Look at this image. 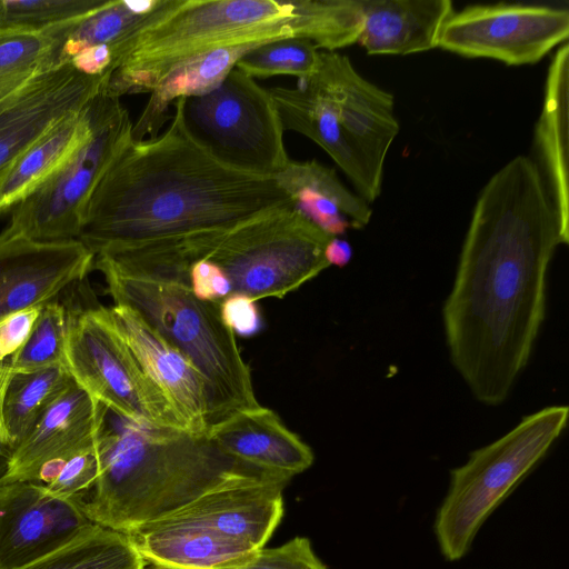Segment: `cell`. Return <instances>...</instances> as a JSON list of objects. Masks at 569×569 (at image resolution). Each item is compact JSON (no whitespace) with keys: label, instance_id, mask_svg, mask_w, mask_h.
Masks as SVG:
<instances>
[{"label":"cell","instance_id":"5b68a950","mask_svg":"<svg viewBox=\"0 0 569 569\" xmlns=\"http://www.w3.org/2000/svg\"><path fill=\"white\" fill-rule=\"evenodd\" d=\"M93 268L103 274L114 305L136 311L199 372L207 390L208 430L260 406L219 303L198 299L184 282L126 272L98 260Z\"/></svg>","mask_w":569,"mask_h":569},{"label":"cell","instance_id":"ba28073f","mask_svg":"<svg viewBox=\"0 0 569 569\" xmlns=\"http://www.w3.org/2000/svg\"><path fill=\"white\" fill-rule=\"evenodd\" d=\"M174 103L188 133L221 163L274 178L290 161L269 89L236 67L211 91Z\"/></svg>","mask_w":569,"mask_h":569},{"label":"cell","instance_id":"74e56055","mask_svg":"<svg viewBox=\"0 0 569 569\" xmlns=\"http://www.w3.org/2000/svg\"><path fill=\"white\" fill-rule=\"evenodd\" d=\"M352 250L350 244L337 237H332L326 248V258L329 264L342 267L347 264L351 258Z\"/></svg>","mask_w":569,"mask_h":569},{"label":"cell","instance_id":"ac0fdd59","mask_svg":"<svg viewBox=\"0 0 569 569\" xmlns=\"http://www.w3.org/2000/svg\"><path fill=\"white\" fill-rule=\"evenodd\" d=\"M127 536L147 565L166 569H222L259 550L180 512Z\"/></svg>","mask_w":569,"mask_h":569},{"label":"cell","instance_id":"4fadbf2b","mask_svg":"<svg viewBox=\"0 0 569 569\" xmlns=\"http://www.w3.org/2000/svg\"><path fill=\"white\" fill-rule=\"evenodd\" d=\"M300 81L329 102L348 139L383 173L400 129L393 96L365 79L348 57L336 51H321L316 73Z\"/></svg>","mask_w":569,"mask_h":569},{"label":"cell","instance_id":"5bb4252c","mask_svg":"<svg viewBox=\"0 0 569 569\" xmlns=\"http://www.w3.org/2000/svg\"><path fill=\"white\" fill-rule=\"evenodd\" d=\"M78 239L38 241L6 228L0 233V319L52 301L93 268Z\"/></svg>","mask_w":569,"mask_h":569},{"label":"cell","instance_id":"30bf717a","mask_svg":"<svg viewBox=\"0 0 569 569\" xmlns=\"http://www.w3.org/2000/svg\"><path fill=\"white\" fill-rule=\"evenodd\" d=\"M64 356L74 382L111 412L143 426L188 430L117 332L108 308L67 311Z\"/></svg>","mask_w":569,"mask_h":569},{"label":"cell","instance_id":"d590c367","mask_svg":"<svg viewBox=\"0 0 569 569\" xmlns=\"http://www.w3.org/2000/svg\"><path fill=\"white\" fill-rule=\"evenodd\" d=\"M41 308L29 307L0 319V363L8 361L24 345Z\"/></svg>","mask_w":569,"mask_h":569},{"label":"cell","instance_id":"7402d4cb","mask_svg":"<svg viewBox=\"0 0 569 569\" xmlns=\"http://www.w3.org/2000/svg\"><path fill=\"white\" fill-rule=\"evenodd\" d=\"M569 46L557 49L548 67L543 104L535 127L533 160L561 224L569 229L568 100Z\"/></svg>","mask_w":569,"mask_h":569},{"label":"cell","instance_id":"4dcf8cb0","mask_svg":"<svg viewBox=\"0 0 569 569\" xmlns=\"http://www.w3.org/2000/svg\"><path fill=\"white\" fill-rule=\"evenodd\" d=\"M108 0H0V28L39 31L77 19Z\"/></svg>","mask_w":569,"mask_h":569},{"label":"cell","instance_id":"e575fe53","mask_svg":"<svg viewBox=\"0 0 569 569\" xmlns=\"http://www.w3.org/2000/svg\"><path fill=\"white\" fill-rule=\"evenodd\" d=\"M219 309L222 321L234 336L251 337L262 328L256 301L244 295L231 293L220 303Z\"/></svg>","mask_w":569,"mask_h":569},{"label":"cell","instance_id":"d6986e66","mask_svg":"<svg viewBox=\"0 0 569 569\" xmlns=\"http://www.w3.org/2000/svg\"><path fill=\"white\" fill-rule=\"evenodd\" d=\"M269 92L283 131H296L320 146L347 176L358 196L368 203L376 201L383 173L378 172L348 139L329 102L303 83L295 89L274 87Z\"/></svg>","mask_w":569,"mask_h":569},{"label":"cell","instance_id":"836d02e7","mask_svg":"<svg viewBox=\"0 0 569 569\" xmlns=\"http://www.w3.org/2000/svg\"><path fill=\"white\" fill-rule=\"evenodd\" d=\"M189 284L192 293L202 301L220 305L232 293L226 273L208 259H199L190 266Z\"/></svg>","mask_w":569,"mask_h":569},{"label":"cell","instance_id":"d4e9b609","mask_svg":"<svg viewBox=\"0 0 569 569\" xmlns=\"http://www.w3.org/2000/svg\"><path fill=\"white\" fill-rule=\"evenodd\" d=\"M73 382L69 370L61 366L30 372L10 371L1 411L11 450Z\"/></svg>","mask_w":569,"mask_h":569},{"label":"cell","instance_id":"f546056e","mask_svg":"<svg viewBox=\"0 0 569 569\" xmlns=\"http://www.w3.org/2000/svg\"><path fill=\"white\" fill-rule=\"evenodd\" d=\"M274 179L287 192L295 188L311 189L333 201L353 228L365 227L372 216V210L358 194L348 190L338 179L336 171L316 160L292 161Z\"/></svg>","mask_w":569,"mask_h":569},{"label":"cell","instance_id":"52a82bcc","mask_svg":"<svg viewBox=\"0 0 569 569\" xmlns=\"http://www.w3.org/2000/svg\"><path fill=\"white\" fill-rule=\"evenodd\" d=\"M568 417L567 406L530 413L450 471L448 490L433 521L446 560L458 561L469 552L485 521L547 455Z\"/></svg>","mask_w":569,"mask_h":569},{"label":"cell","instance_id":"44dd1931","mask_svg":"<svg viewBox=\"0 0 569 569\" xmlns=\"http://www.w3.org/2000/svg\"><path fill=\"white\" fill-rule=\"evenodd\" d=\"M358 42L368 54L406 56L438 48L439 34L453 11L450 0H360Z\"/></svg>","mask_w":569,"mask_h":569},{"label":"cell","instance_id":"9a60e30c","mask_svg":"<svg viewBox=\"0 0 569 569\" xmlns=\"http://www.w3.org/2000/svg\"><path fill=\"white\" fill-rule=\"evenodd\" d=\"M110 76L66 64L42 72L0 101V172L67 116L81 111Z\"/></svg>","mask_w":569,"mask_h":569},{"label":"cell","instance_id":"8d00e7d4","mask_svg":"<svg viewBox=\"0 0 569 569\" xmlns=\"http://www.w3.org/2000/svg\"><path fill=\"white\" fill-rule=\"evenodd\" d=\"M10 370L6 362L0 363V461L6 465L7 458L11 451L9 438L2 419V397Z\"/></svg>","mask_w":569,"mask_h":569},{"label":"cell","instance_id":"277c9868","mask_svg":"<svg viewBox=\"0 0 569 569\" xmlns=\"http://www.w3.org/2000/svg\"><path fill=\"white\" fill-rule=\"evenodd\" d=\"M96 450L99 475L82 509L124 535L216 490L288 482L229 456L207 433L143 426L110 410Z\"/></svg>","mask_w":569,"mask_h":569},{"label":"cell","instance_id":"8fae6325","mask_svg":"<svg viewBox=\"0 0 569 569\" xmlns=\"http://www.w3.org/2000/svg\"><path fill=\"white\" fill-rule=\"evenodd\" d=\"M569 36L566 8L496 3L452 11L445 21L438 48L466 58H488L508 66L532 64Z\"/></svg>","mask_w":569,"mask_h":569},{"label":"cell","instance_id":"9c48e42d","mask_svg":"<svg viewBox=\"0 0 569 569\" xmlns=\"http://www.w3.org/2000/svg\"><path fill=\"white\" fill-rule=\"evenodd\" d=\"M88 108L89 137L52 176L10 208L11 230L38 241L78 239L88 202L132 139L133 126L119 98L100 92Z\"/></svg>","mask_w":569,"mask_h":569},{"label":"cell","instance_id":"d6a6232c","mask_svg":"<svg viewBox=\"0 0 569 569\" xmlns=\"http://www.w3.org/2000/svg\"><path fill=\"white\" fill-rule=\"evenodd\" d=\"M99 475L97 450L83 452L57 465L43 480L47 489L59 497L81 498L94 486Z\"/></svg>","mask_w":569,"mask_h":569},{"label":"cell","instance_id":"f1b7e54d","mask_svg":"<svg viewBox=\"0 0 569 569\" xmlns=\"http://www.w3.org/2000/svg\"><path fill=\"white\" fill-rule=\"evenodd\" d=\"M67 310L52 300L42 306L24 345L7 361L11 372H30L66 367Z\"/></svg>","mask_w":569,"mask_h":569},{"label":"cell","instance_id":"cb8c5ba5","mask_svg":"<svg viewBox=\"0 0 569 569\" xmlns=\"http://www.w3.org/2000/svg\"><path fill=\"white\" fill-rule=\"evenodd\" d=\"M257 46L217 49L173 68L150 92L149 101L132 126V139L144 140L158 136L168 119L171 103L214 89L236 67L238 60Z\"/></svg>","mask_w":569,"mask_h":569},{"label":"cell","instance_id":"603a6c76","mask_svg":"<svg viewBox=\"0 0 569 569\" xmlns=\"http://www.w3.org/2000/svg\"><path fill=\"white\" fill-rule=\"evenodd\" d=\"M88 104L59 121L0 172V212L44 182L89 137Z\"/></svg>","mask_w":569,"mask_h":569},{"label":"cell","instance_id":"2e32d148","mask_svg":"<svg viewBox=\"0 0 569 569\" xmlns=\"http://www.w3.org/2000/svg\"><path fill=\"white\" fill-rule=\"evenodd\" d=\"M108 408L73 382L10 451L0 485L39 482L40 475L69 458L93 451Z\"/></svg>","mask_w":569,"mask_h":569},{"label":"cell","instance_id":"83f0119b","mask_svg":"<svg viewBox=\"0 0 569 569\" xmlns=\"http://www.w3.org/2000/svg\"><path fill=\"white\" fill-rule=\"evenodd\" d=\"M320 54L308 39L284 38L254 47L238 60L236 68L252 78L287 74L305 80L318 70Z\"/></svg>","mask_w":569,"mask_h":569},{"label":"cell","instance_id":"e0dca14e","mask_svg":"<svg viewBox=\"0 0 569 569\" xmlns=\"http://www.w3.org/2000/svg\"><path fill=\"white\" fill-rule=\"evenodd\" d=\"M108 312L117 332L187 429L207 433V390L196 368L132 309L114 305Z\"/></svg>","mask_w":569,"mask_h":569},{"label":"cell","instance_id":"484cf974","mask_svg":"<svg viewBox=\"0 0 569 569\" xmlns=\"http://www.w3.org/2000/svg\"><path fill=\"white\" fill-rule=\"evenodd\" d=\"M127 535L96 525L64 547L18 569H144Z\"/></svg>","mask_w":569,"mask_h":569},{"label":"cell","instance_id":"7c38bea8","mask_svg":"<svg viewBox=\"0 0 569 569\" xmlns=\"http://www.w3.org/2000/svg\"><path fill=\"white\" fill-rule=\"evenodd\" d=\"M93 523L81 498L51 493L36 481L0 485V569H18L78 539Z\"/></svg>","mask_w":569,"mask_h":569},{"label":"cell","instance_id":"7a4b0ae2","mask_svg":"<svg viewBox=\"0 0 569 569\" xmlns=\"http://www.w3.org/2000/svg\"><path fill=\"white\" fill-rule=\"evenodd\" d=\"M293 204L274 178L232 169L186 130L180 107L167 129L131 139L98 182L78 240L93 254L228 229Z\"/></svg>","mask_w":569,"mask_h":569},{"label":"cell","instance_id":"4316f807","mask_svg":"<svg viewBox=\"0 0 569 569\" xmlns=\"http://www.w3.org/2000/svg\"><path fill=\"white\" fill-rule=\"evenodd\" d=\"M52 38L39 31L0 28V101L49 71Z\"/></svg>","mask_w":569,"mask_h":569},{"label":"cell","instance_id":"8992f818","mask_svg":"<svg viewBox=\"0 0 569 569\" xmlns=\"http://www.w3.org/2000/svg\"><path fill=\"white\" fill-rule=\"evenodd\" d=\"M332 237L289 204L228 229L167 239L163 253L183 271L199 259L214 262L232 293L257 301L283 298L330 267L326 248Z\"/></svg>","mask_w":569,"mask_h":569},{"label":"cell","instance_id":"3957f363","mask_svg":"<svg viewBox=\"0 0 569 569\" xmlns=\"http://www.w3.org/2000/svg\"><path fill=\"white\" fill-rule=\"evenodd\" d=\"M360 0H161L112 50L101 91L151 92L180 63L217 49L305 38L336 51L358 42Z\"/></svg>","mask_w":569,"mask_h":569},{"label":"cell","instance_id":"ffe728a7","mask_svg":"<svg viewBox=\"0 0 569 569\" xmlns=\"http://www.w3.org/2000/svg\"><path fill=\"white\" fill-rule=\"evenodd\" d=\"M207 435L234 459L287 481L315 460L311 448L261 405L229 417Z\"/></svg>","mask_w":569,"mask_h":569},{"label":"cell","instance_id":"6da1fadb","mask_svg":"<svg viewBox=\"0 0 569 569\" xmlns=\"http://www.w3.org/2000/svg\"><path fill=\"white\" fill-rule=\"evenodd\" d=\"M568 242L531 158L515 157L481 189L442 308L450 360L479 402L502 403L526 368L545 320L549 264Z\"/></svg>","mask_w":569,"mask_h":569},{"label":"cell","instance_id":"1f68e13d","mask_svg":"<svg viewBox=\"0 0 569 569\" xmlns=\"http://www.w3.org/2000/svg\"><path fill=\"white\" fill-rule=\"evenodd\" d=\"M222 569H328L316 555L311 541L295 537L286 543L261 548L246 559Z\"/></svg>","mask_w":569,"mask_h":569}]
</instances>
